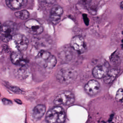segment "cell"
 <instances>
[{"label": "cell", "mask_w": 123, "mask_h": 123, "mask_svg": "<svg viewBox=\"0 0 123 123\" xmlns=\"http://www.w3.org/2000/svg\"><path fill=\"white\" fill-rule=\"evenodd\" d=\"M83 17V20H84V23L86 26H88L89 25V19L88 18L87 16V14H83L82 15Z\"/></svg>", "instance_id": "22"}, {"label": "cell", "mask_w": 123, "mask_h": 123, "mask_svg": "<svg viewBox=\"0 0 123 123\" xmlns=\"http://www.w3.org/2000/svg\"><path fill=\"white\" fill-rule=\"evenodd\" d=\"M16 17L21 20H25L28 19L30 16L28 11L26 10H23L16 12L15 13Z\"/></svg>", "instance_id": "18"}, {"label": "cell", "mask_w": 123, "mask_h": 123, "mask_svg": "<svg viewBox=\"0 0 123 123\" xmlns=\"http://www.w3.org/2000/svg\"><path fill=\"white\" fill-rule=\"evenodd\" d=\"M2 101L3 103L5 105H12L13 104L11 100L7 98H3Z\"/></svg>", "instance_id": "21"}, {"label": "cell", "mask_w": 123, "mask_h": 123, "mask_svg": "<svg viewBox=\"0 0 123 123\" xmlns=\"http://www.w3.org/2000/svg\"><path fill=\"white\" fill-rule=\"evenodd\" d=\"M65 118L64 109L60 106H56L47 111L45 119L47 123H63Z\"/></svg>", "instance_id": "2"}, {"label": "cell", "mask_w": 123, "mask_h": 123, "mask_svg": "<svg viewBox=\"0 0 123 123\" xmlns=\"http://www.w3.org/2000/svg\"><path fill=\"white\" fill-rule=\"evenodd\" d=\"M15 77L18 80H24L26 79L30 75V70L26 65L18 66L14 70Z\"/></svg>", "instance_id": "11"}, {"label": "cell", "mask_w": 123, "mask_h": 123, "mask_svg": "<svg viewBox=\"0 0 123 123\" xmlns=\"http://www.w3.org/2000/svg\"><path fill=\"white\" fill-rule=\"evenodd\" d=\"M9 88L12 92L17 93H21L22 91H21L19 88L15 86H9Z\"/></svg>", "instance_id": "20"}, {"label": "cell", "mask_w": 123, "mask_h": 123, "mask_svg": "<svg viewBox=\"0 0 123 123\" xmlns=\"http://www.w3.org/2000/svg\"><path fill=\"white\" fill-rule=\"evenodd\" d=\"M15 101L18 104H22V101L21 100H20V99H15Z\"/></svg>", "instance_id": "23"}, {"label": "cell", "mask_w": 123, "mask_h": 123, "mask_svg": "<svg viewBox=\"0 0 123 123\" xmlns=\"http://www.w3.org/2000/svg\"><path fill=\"white\" fill-rule=\"evenodd\" d=\"M17 26L15 23L7 21L2 25L0 31V38L3 42H8L15 35Z\"/></svg>", "instance_id": "3"}, {"label": "cell", "mask_w": 123, "mask_h": 123, "mask_svg": "<svg viewBox=\"0 0 123 123\" xmlns=\"http://www.w3.org/2000/svg\"><path fill=\"white\" fill-rule=\"evenodd\" d=\"M24 26L27 31L33 35H39L43 32L42 25L37 20L31 19L25 22Z\"/></svg>", "instance_id": "6"}, {"label": "cell", "mask_w": 123, "mask_h": 123, "mask_svg": "<svg viewBox=\"0 0 123 123\" xmlns=\"http://www.w3.org/2000/svg\"><path fill=\"white\" fill-rule=\"evenodd\" d=\"M77 73L74 69L65 67L60 69L56 74L57 80L63 84H69L76 79Z\"/></svg>", "instance_id": "4"}, {"label": "cell", "mask_w": 123, "mask_h": 123, "mask_svg": "<svg viewBox=\"0 0 123 123\" xmlns=\"http://www.w3.org/2000/svg\"><path fill=\"white\" fill-rule=\"evenodd\" d=\"M2 24H1V23L0 22V29H1V27H2Z\"/></svg>", "instance_id": "25"}, {"label": "cell", "mask_w": 123, "mask_h": 123, "mask_svg": "<svg viewBox=\"0 0 123 123\" xmlns=\"http://www.w3.org/2000/svg\"><path fill=\"white\" fill-rule=\"evenodd\" d=\"M63 13V10L61 6L57 5L53 6L49 15V18L51 23L55 25L59 23Z\"/></svg>", "instance_id": "8"}, {"label": "cell", "mask_w": 123, "mask_h": 123, "mask_svg": "<svg viewBox=\"0 0 123 123\" xmlns=\"http://www.w3.org/2000/svg\"><path fill=\"white\" fill-rule=\"evenodd\" d=\"M35 60L39 65L49 70L53 69L57 62L55 56L45 50L40 51L36 57Z\"/></svg>", "instance_id": "1"}, {"label": "cell", "mask_w": 123, "mask_h": 123, "mask_svg": "<svg viewBox=\"0 0 123 123\" xmlns=\"http://www.w3.org/2000/svg\"><path fill=\"white\" fill-rule=\"evenodd\" d=\"M70 44L73 49L79 52L83 51L85 49V40L80 36L74 37L71 40Z\"/></svg>", "instance_id": "10"}, {"label": "cell", "mask_w": 123, "mask_h": 123, "mask_svg": "<svg viewBox=\"0 0 123 123\" xmlns=\"http://www.w3.org/2000/svg\"><path fill=\"white\" fill-rule=\"evenodd\" d=\"M116 100L118 102L122 103L123 101V90L121 88L119 89L117 92L116 96Z\"/></svg>", "instance_id": "19"}, {"label": "cell", "mask_w": 123, "mask_h": 123, "mask_svg": "<svg viewBox=\"0 0 123 123\" xmlns=\"http://www.w3.org/2000/svg\"><path fill=\"white\" fill-rule=\"evenodd\" d=\"M120 7H121V10L123 9V1H122L120 3Z\"/></svg>", "instance_id": "24"}, {"label": "cell", "mask_w": 123, "mask_h": 123, "mask_svg": "<svg viewBox=\"0 0 123 123\" xmlns=\"http://www.w3.org/2000/svg\"><path fill=\"white\" fill-rule=\"evenodd\" d=\"M46 107L43 104H39L34 107L33 111V116L36 119H41L45 114Z\"/></svg>", "instance_id": "16"}, {"label": "cell", "mask_w": 123, "mask_h": 123, "mask_svg": "<svg viewBox=\"0 0 123 123\" xmlns=\"http://www.w3.org/2000/svg\"><path fill=\"white\" fill-rule=\"evenodd\" d=\"M100 83L95 80H89L85 86V92L90 95L93 96L97 94L100 90Z\"/></svg>", "instance_id": "9"}, {"label": "cell", "mask_w": 123, "mask_h": 123, "mask_svg": "<svg viewBox=\"0 0 123 123\" xmlns=\"http://www.w3.org/2000/svg\"><path fill=\"white\" fill-rule=\"evenodd\" d=\"M59 57L64 61H70L72 57V54L69 50H64L59 53Z\"/></svg>", "instance_id": "17"}, {"label": "cell", "mask_w": 123, "mask_h": 123, "mask_svg": "<svg viewBox=\"0 0 123 123\" xmlns=\"http://www.w3.org/2000/svg\"><path fill=\"white\" fill-rule=\"evenodd\" d=\"M12 39L18 51H22L27 49L29 42L25 35L21 34H16L13 37Z\"/></svg>", "instance_id": "7"}, {"label": "cell", "mask_w": 123, "mask_h": 123, "mask_svg": "<svg viewBox=\"0 0 123 123\" xmlns=\"http://www.w3.org/2000/svg\"><path fill=\"white\" fill-rule=\"evenodd\" d=\"M75 99L74 95L72 92L65 91L56 96L54 100V103L57 106L68 105L72 104L74 102Z\"/></svg>", "instance_id": "5"}, {"label": "cell", "mask_w": 123, "mask_h": 123, "mask_svg": "<svg viewBox=\"0 0 123 123\" xmlns=\"http://www.w3.org/2000/svg\"><path fill=\"white\" fill-rule=\"evenodd\" d=\"M119 73V70L116 69H113L108 70L106 75L103 78L105 84H109L114 81Z\"/></svg>", "instance_id": "15"}, {"label": "cell", "mask_w": 123, "mask_h": 123, "mask_svg": "<svg viewBox=\"0 0 123 123\" xmlns=\"http://www.w3.org/2000/svg\"></svg>", "instance_id": "26"}, {"label": "cell", "mask_w": 123, "mask_h": 123, "mask_svg": "<svg viewBox=\"0 0 123 123\" xmlns=\"http://www.w3.org/2000/svg\"><path fill=\"white\" fill-rule=\"evenodd\" d=\"M108 67L105 65H99L95 67L92 70V74L95 78H104L108 71Z\"/></svg>", "instance_id": "14"}, {"label": "cell", "mask_w": 123, "mask_h": 123, "mask_svg": "<svg viewBox=\"0 0 123 123\" xmlns=\"http://www.w3.org/2000/svg\"><path fill=\"white\" fill-rule=\"evenodd\" d=\"M7 6L13 10L24 8L28 3L26 0H8L6 1Z\"/></svg>", "instance_id": "13"}, {"label": "cell", "mask_w": 123, "mask_h": 123, "mask_svg": "<svg viewBox=\"0 0 123 123\" xmlns=\"http://www.w3.org/2000/svg\"><path fill=\"white\" fill-rule=\"evenodd\" d=\"M12 63L17 66L26 65L28 61L24 58L23 54L19 51L12 52L11 56Z\"/></svg>", "instance_id": "12"}]
</instances>
